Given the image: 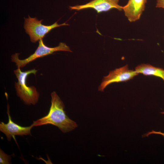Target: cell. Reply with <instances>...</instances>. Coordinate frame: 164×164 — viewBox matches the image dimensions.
I'll return each mask as SVG.
<instances>
[{
  "instance_id": "9",
  "label": "cell",
  "mask_w": 164,
  "mask_h": 164,
  "mask_svg": "<svg viewBox=\"0 0 164 164\" xmlns=\"http://www.w3.org/2000/svg\"><path fill=\"white\" fill-rule=\"evenodd\" d=\"M135 70L138 73L145 76H153L162 79L164 81V69L156 67L149 64H141L135 68Z\"/></svg>"
},
{
  "instance_id": "4",
  "label": "cell",
  "mask_w": 164,
  "mask_h": 164,
  "mask_svg": "<svg viewBox=\"0 0 164 164\" xmlns=\"http://www.w3.org/2000/svg\"><path fill=\"white\" fill-rule=\"evenodd\" d=\"M61 51L72 52L70 47L64 43H60L58 46L50 47L45 45L43 39H41L39 40L38 46L35 52L29 57L24 60H20L19 57V53H15L11 56V59L12 62L16 63L18 68H22L37 58Z\"/></svg>"
},
{
  "instance_id": "2",
  "label": "cell",
  "mask_w": 164,
  "mask_h": 164,
  "mask_svg": "<svg viewBox=\"0 0 164 164\" xmlns=\"http://www.w3.org/2000/svg\"><path fill=\"white\" fill-rule=\"evenodd\" d=\"M37 70L33 69L24 72L19 68L14 71L18 79L15 83V87L18 96L26 104L35 105L38 102L39 94L34 86L29 87L26 84V79L30 74L35 75Z\"/></svg>"
},
{
  "instance_id": "10",
  "label": "cell",
  "mask_w": 164,
  "mask_h": 164,
  "mask_svg": "<svg viewBox=\"0 0 164 164\" xmlns=\"http://www.w3.org/2000/svg\"><path fill=\"white\" fill-rule=\"evenodd\" d=\"M11 156L6 154L1 149H0V164H9L11 162Z\"/></svg>"
},
{
  "instance_id": "3",
  "label": "cell",
  "mask_w": 164,
  "mask_h": 164,
  "mask_svg": "<svg viewBox=\"0 0 164 164\" xmlns=\"http://www.w3.org/2000/svg\"><path fill=\"white\" fill-rule=\"evenodd\" d=\"M24 27L26 33L30 38L32 43H35L39 40L53 29L63 26H68L66 23L58 24L57 21L50 25H45L42 24L43 19L38 20L36 18H31L29 15L28 18H24Z\"/></svg>"
},
{
  "instance_id": "1",
  "label": "cell",
  "mask_w": 164,
  "mask_h": 164,
  "mask_svg": "<svg viewBox=\"0 0 164 164\" xmlns=\"http://www.w3.org/2000/svg\"><path fill=\"white\" fill-rule=\"evenodd\" d=\"M51 105L48 114L45 116L33 121V126L50 124L58 127L63 133L71 131L77 128V123L70 118L64 111L63 102L56 93H51Z\"/></svg>"
},
{
  "instance_id": "12",
  "label": "cell",
  "mask_w": 164,
  "mask_h": 164,
  "mask_svg": "<svg viewBox=\"0 0 164 164\" xmlns=\"http://www.w3.org/2000/svg\"><path fill=\"white\" fill-rule=\"evenodd\" d=\"M156 7L164 9V0H157Z\"/></svg>"
},
{
  "instance_id": "5",
  "label": "cell",
  "mask_w": 164,
  "mask_h": 164,
  "mask_svg": "<svg viewBox=\"0 0 164 164\" xmlns=\"http://www.w3.org/2000/svg\"><path fill=\"white\" fill-rule=\"evenodd\" d=\"M135 70H130L128 65L110 71L107 76L104 77L98 87V90L103 91L109 84L114 83L126 82L138 75Z\"/></svg>"
},
{
  "instance_id": "11",
  "label": "cell",
  "mask_w": 164,
  "mask_h": 164,
  "mask_svg": "<svg viewBox=\"0 0 164 164\" xmlns=\"http://www.w3.org/2000/svg\"><path fill=\"white\" fill-rule=\"evenodd\" d=\"M152 134H159L162 135L163 137H164V133L162 132L161 131L157 132L153 130H152L151 132H149L148 133L145 134L143 135L142 137H148L149 135Z\"/></svg>"
},
{
  "instance_id": "7",
  "label": "cell",
  "mask_w": 164,
  "mask_h": 164,
  "mask_svg": "<svg viewBox=\"0 0 164 164\" xmlns=\"http://www.w3.org/2000/svg\"><path fill=\"white\" fill-rule=\"evenodd\" d=\"M122 6H120L114 0H93L82 5L70 6L71 10L79 11L84 9L92 8L97 11L98 13L106 12L115 9L121 11L122 10Z\"/></svg>"
},
{
  "instance_id": "14",
  "label": "cell",
  "mask_w": 164,
  "mask_h": 164,
  "mask_svg": "<svg viewBox=\"0 0 164 164\" xmlns=\"http://www.w3.org/2000/svg\"><path fill=\"white\" fill-rule=\"evenodd\" d=\"M161 114H164V111L161 112Z\"/></svg>"
},
{
  "instance_id": "6",
  "label": "cell",
  "mask_w": 164,
  "mask_h": 164,
  "mask_svg": "<svg viewBox=\"0 0 164 164\" xmlns=\"http://www.w3.org/2000/svg\"><path fill=\"white\" fill-rule=\"evenodd\" d=\"M7 114L8 121L7 123L1 122L0 131L5 135L7 140L10 141L12 137L15 135H31V130L34 127L32 124L27 127H23L14 122L12 120L10 114L9 107V104L7 107Z\"/></svg>"
},
{
  "instance_id": "8",
  "label": "cell",
  "mask_w": 164,
  "mask_h": 164,
  "mask_svg": "<svg viewBox=\"0 0 164 164\" xmlns=\"http://www.w3.org/2000/svg\"><path fill=\"white\" fill-rule=\"evenodd\" d=\"M147 0H128L122 7L125 15L130 22L138 20L144 11Z\"/></svg>"
},
{
  "instance_id": "13",
  "label": "cell",
  "mask_w": 164,
  "mask_h": 164,
  "mask_svg": "<svg viewBox=\"0 0 164 164\" xmlns=\"http://www.w3.org/2000/svg\"><path fill=\"white\" fill-rule=\"evenodd\" d=\"M116 3H118L119 0H114Z\"/></svg>"
}]
</instances>
